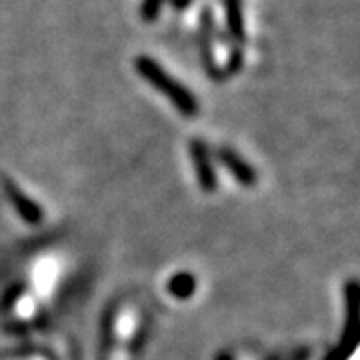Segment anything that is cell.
I'll return each instance as SVG.
<instances>
[{"label": "cell", "mask_w": 360, "mask_h": 360, "mask_svg": "<svg viewBox=\"0 0 360 360\" xmlns=\"http://www.w3.org/2000/svg\"><path fill=\"white\" fill-rule=\"evenodd\" d=\"M134 70L141 75L150 86H155L160 94H165L180 115L196 116L198 115V103L194 94L186 86H182L176 78L168 75L162 66L156 63L155 58L141 54L134 58Z\"/></svg>", "instance_id": "cell-1"}, {"label": "cell", "mask_w": 360, "mask_h": 360, "mask_svg": "<svg viewBox=\"0 0 360 360\" xmlns=\"http://www.w3.org/2000/svg\"><path fill=\"white\" fill-rule=\"evenodd\" d=\"M222 8H224L226 34L240 49L246 42L245 6H243V0H222Z\"/></svg>", "instance_id": "cell-2"}, {"label": "cell", "mask_w": 360, "mask_h": 360, "mask_svg": "<svg viewBox=\"0 0 360 360\" xmlns=\"http://www.w3.org/2000/svg\"><path fill=\"white\" fill-rule=\"evenodd\" d=\"M222 162L226 165V167L231 168L232 172H234V176L240 180V182H245V184H255V170L245 165L243 160H240V156H236L231 150H222Z\"/></svg>", "instance_id": "cell-3"}, {"label": "cell", "mask_w": 360, "mask_h": 360, "mask_svg": "<svg viewBox=\"0 0 360 360\" xmlns=\"http://www.w3.org/2000/svg\"><path fill=\"white\" fill-rule=\"evenodd\" d=\"M193 156H194V165L198 168V179H200V184L205 186L206 191H212L214 188V176H212V172H210V168H208V158H206L205 153V146H202V142H194L193 144Z\"/></svg>", "instance_id": "cell-4"}, {"label": "cell", "mask_w": 360, "mask_h": 360, "mask_svg": "<svg viewBox=\"0 0 360 360\" xmlns=\"http://www.w3.org/2000/svg\"><path fill=\"white\" fill-rule=\"evenodd\" d=\"M6 188H8V193H11V198L14 200V205L18 206V212L25 217L26 220H30V222H37L40 219V212L37 206L32 205L28 198H22V194H18V191L14 188L13 184H6Z\"/></svg>", "instance_id": "cell-5"}, {"label": "cell", "mask_w": 360, "mask_h": 360, "mask_svg": "<svg viewBox=\"0 0 360 360\" xmlns=\"http://www.w3.org/2000/svg\"><path fill=\"white\" fill-rule=\"evenodd\" d=\"M167 0H142L141 2V18L144 22H156L158 16H160V11L165 6Z\"/></svg>", "instance_id": "cell-6"}, {"label": "cell", "mask_w": 360, "mask_h": 360, "mask_svg": "<svg viewBox=\"0 0 360 360\" xmlns=\"http://www.w3.org/2000/svg\"><path fill=\"white\" fill-rule=\"evenodd\" d=\"M243 63H245V54H243V51L236 46L234 51L231 52V58H229V66H226V72L229 75H236L240 68H243Z\"/></svg>", "instance_id": "cell-7"}, {"label": "cell", "mask_w": 360, "mask_h": 360, "mask_svg": "<svg viewBox=\"0 0 360 360\" xmlns=\"http://www.w3.org/2000/svg\"><path fill=\"white\" fill-rule=\"evenodd\" d=\"M194 0H170V6L176 11V13H184L193 6Z\"/></svg>", "instance_id": "cell-8"}]
</instances>
